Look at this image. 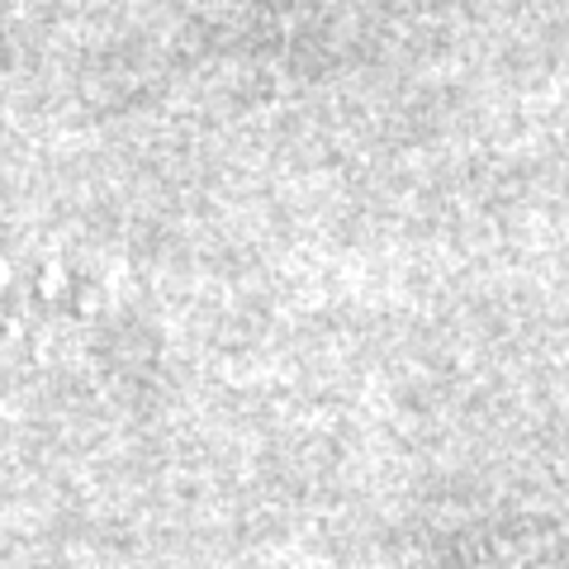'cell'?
<instances>
[{
    "mask_svg": "<svg viewBox=\"0 0 569 569\" xmlns=\"http://www.w3.org/2000/svg\"><path fill=\"white\" fill-rule=\"evenodd\" d=\"M485 569H556V565H546V560H512V556H503V560H489Z\"/></svg>",
    "mask_w": 569,
    "mask_h": 569,
    "instance_id": "6da1fadb",
    "label": "cell"
}]
</instances>
